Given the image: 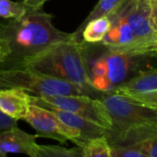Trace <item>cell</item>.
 Listing matches in <instances>:
<instances>
[{"label": "cell", "instance_id": "obj_17", "mask_svg": "<svg viewBox=\"0 0 157 157\" xmlns=\"http://www.w3.org/2000/svg\"><path fill=\"white\" fill-rule=\"evenodd\" d=\"M34 157H83L81 147L66 148L59 145H39L35 147Z\"/></svg>", "mask_w": 157, "mask_h": 157}, {"label": "cell", "instance_id": "obj_1", "mask_svg": "<svg viewBox=\"0 0 157 157\" xmlns=\"http://www.w3.org/2000/svg\"><path fill=\"white\" fill-rule=\"evenodd\" d=\"M53 15L43 8L33 10L19 19L0 21V37L5 39L10 54L2 67H12L25 57L49 46L69 41L72 33H64L53 24Z\"/></svg>", "mask_w": 157, "mask_h": 157}, {"label": "cell", "instance_id": "obj_18", "mask_svg": "<svg viewBox=\"0 0 157 157\" xmlns=\"http://www.w3.org/2000/svg\"><path fill=\"white\" fill-rule=\"evenodd\" d=\"M34 9L26 5L24 1L0 0V18L4 20L19 19Z\"/></svg>", "mask_w": 157, "mask_h": 157}, {"label": "cell", "instance_id": "obj_23", "mask_svg": "<svg viewBox=\"0 0 157 157\" xmlns=\"http://www.w3.org/2000/svg\"><path fill=\"white\" fill-rule=\"evenodd\" d=\"M17 121L18 120L10 117L9 116L5 115L1 110H0V131L18 127Z\"/></svg>", "mask_w": 157, "mask_h": 157}, {"label": "cell", "instance_id": "obj_22", "mask_svg": "<svg viewBox=\"0 0 157 157\" xmlns=\"http://www.w3.org/2000/svg\"><path fill=\"white\" fill-rule=\"evenodd\" d=\"M150 7V23L157 37V0H149Z\"/></svg>", "mask_w": 157, "mask_h": 157}, {"label": "cell", "instance_id": "obj_3", "mask_svg": "<svg viewBox=\"0 0 157 157\" xmlns=\"http://www.w3.org/2000/svg\"><path fill=\"white\" fill-rule=\"evenodd\" d=\"M82 55L90 83L101 94L114 93L130 78L143 56L114 50L102 43L90 44L83 41Z\"/></svg>", "mask_w": 157, "mask_h": 157}, {"label": "cell", "instance_id": "obj_8", "mask_svg": "<svg viewBox=\"0 0 157 157\" xmlns=\"http://www.w3.org/2000/svg\"><path fill=\"white\" fill-rule=\"evenodd\" d=\"M128 21L134 37L131 53L133 55L151 53V48L157 43V37L150 23L149 0H129Z\"/></svg>", "mask_w": 157, "mask_h": 157}, {"label": "cell", "instance_id": "obj_19", "mask_svg": "<svg viewBox=\"0 0 157 157\" xmlns=\"http://www.w3.org/2000/svg\"><path fill=\"white\" fill-rule=\"evenodd\" d=\"M82 150L83 157H112L111 146L105 136L89 140Z\"/></svg>", "mask_w": 157, "mask_h": 157}, {"label": "cell", "instance_id": "obj_7", "mask_svg": "<svg viewBox=\"0 0 157 157\" xmlns=\"http://www.w3.org/2000/svg\"><path fill=\"white\" fill-rule=\"evenodd\" d=\"M23 120L35 129L37 138L52 139L61 144H65L67 140H71L81 147L80 134L67 127L54 113L46 108L31 104L29 112Z\"/></svg>", "mask_w": 157, "mask_h": 157}, {"label": "cell", "instance_id": "obj_16", "mask_svg": "<svg viewBox=\"0 0 157 157\" xmlns=\"http://www.w3.org/2000/svg\"><path fill=\"white\" fill-rule=\"evenodd\" d=\"M121 1L122 0H99L96 6L87 16V18L82 22V24L78 26V28L74 33H72V38L78 42H82V33L84 26L93 20L107 16L120 4Z\"/></svg>", "mask_w": 157, "mask_h": 157}, {"label": "cell", "instance_id": "obj_13", "mask_svg": "<svg viewBox=\"0 0 157 157\" xmlns=\"http://www.w3.org/2000/svg\"><path fill=\"white\" fill-rule=\"evenodd\" d=\"M30 105V94L26 92L16 88L0 89V110L10 117L23 120Z\"/></svg>", "mask_w": 157, "mask_h": 157}, {"label": "cell", "instance_id": "obj_12", "mask_svg": "<svg viewBox=\"0 0 157 157\" xmlns=\"http://www.w3.org/2000/svg\"><path fill=\"white\" fill-rule=\"evenodd\" d=\"M116 145L132 146L149 157H157V124L144 125L128 130Z\"/></svg>", "mask_w": 157, "mask_h": 157}, {"label": "cell", "instance_id": "obj_4", "mask_svg": "<svg viewBox=\"0 0 157 157\" xmlns=\"http://www.w3.org/2000/svg\"><path fill=\"white\" fill-rule=\"evenodd\" d=\"M16 88L37 96L87 95L82 87L26 67L0 68V89ZM94 98V97H93Z\"/></svg>", "mask_w": 157, "mask_h": 157}, {"label": "cell", "instance_id": "obj_25", "mask_svg": "<svg viewBox=\"0 0 157 157\" xmlns=\"http://www.w3.org/2000/svg\"><path fill=\"white\" fill-rule=\"evenodd\" d=\"M26 5L30 6L31 8L37 10V9H42L43 6V0H23Z\"/></svg>", "mask_w": 157, "mask_h": 157}, {"label": "cell", "instance_id": "obj_2", "mask_svg": "<svg viewBox=\"0 0 157 157\" xmlns=\"http://www.w3.org/2000/svg\"><path fill=\"white\" fill-rule=\"evenodd\" d=\"M82 51V41L78 42L72 38L25 57L12 67H26L42 72L81 86L92 97L100 98L102 94L96 92L90 83Z\"/></svg>", "mask_w": 157, "mask_h": 157}, {"label": "cell", "instance_id": "obj_15", "mask_svg": "<svg viewBox=\"0 0 157 157\" xmlns=\"http://www.w3.org/2000/svg\"><path fill=\"white\" fill-rule=\"evenodd\" d=\"M110 20L107 16L89 21L83 28L82 39L85 43L95 44L103 41L110 29Z\"/></svg>", "mask_w": 157, "mask_h": 157}, {"label": "cell", "instance_id": "obj_11", "mask_svg": "<svg viewBox=\"0 0 157 157\" xmlns=\"http://www.w3.org/2000/svg\"><path fill=\"white\" fill-rule=\"evenodd\" d=\"M36 139V134H29L18 127L0 131V157H7L8 153H22L34 157Z\"/></svg>", "mask_w": 157, "mask_h": 157}, {"label": "cell", "instance_id": "obj_20", "mask_svg": "<svg viewBox=\"0 0 157 157\" xmlns=\"http://www.w3.org/2000/svg\"><path fill=\"white\" fill-rule=\"evenodd\" d=\"M112 157H149L140 150L128 145L111 146Z\"/></svg>", "mask_w": 157, "mask_h": 157}, {"label": "cell", "instance_id": "obj_5", "mask_svg": "<svg viewBox=\"0 0 157 157\" xmlns=\"http://www.w3.org/2000/svg\"><path fill=\"white\" fill-rule=\"evenodd\" d=\"M99 99L106 107L112 122L111 128L105 130V134L110 146L116 145L119 139L131 128L157 124V108L142 105L116 93L102 94Z\"/></svg>", "mask_w": 157, "mask_h": 157}, {"label": "cell", "instance_id": "obj_6", "mask_svg": "<svg viewBox=\"0 0 157 157\" xmlns=\"http://www.w3.org/2000/svg\"><path fill=\"white\" fill-rule=\"evenodd\" d=\"M40 98L56 108L83 117L106 130L111 128L110 116L99 98L87 95H59Z\"/></svg>", "mask_w": 157, "mask_h": 157}, {"label": "cell", "instance_id": "obj_21", "mask_svg": "<svg viewBox=\"0 0 157 157\" xmlns=\"http://www.w3.org/2000/svg\"><path fill=\"white\" fill-rule=\"evenodd\" d=\"M138 103H140L142 105L157 108V90L153 92L149 93H143V94H129L125 95Z\"/></svg>", "mask_w": 157, "mask_h": 157}, {"label": "cell", "instance_id": "obj_9", "mask_svg": "<svg viewBox=\"0 0 157 157\" xmlns=\"http://www.w3.org/2000/svg\"><path fill=\"white\" fill-rule=\"evenodd\" d=\"M128 8L129 0H122L120 4L107 15L111 22L110 29L100 43L114 50L132 54L134 37L128 21Z\"/></svg>", "mask_w": 157, "mask_h": 157}, {"label": "cell", "instance_id": "obj_10", "mask_svg": "<svg viewBox=\"0 0 157 157\" xmlns=\"http://www.w3.org/2000/svg\"><path fill=\"white\" fill-rule=\"evenodd\" d=\"M30 103L32 105H38V106H41V107L50 110L67 127L77 131L78 134H80V137H81V141H82L81 148L89 140L96 139V138L104 137L105 134V130H106L105 128H102V127H100L83 117H78L75 114L56 108V107L50 105L49 104H47L46 102H44L40 97L33 96V95L30 94Z\"/></svg>", "mask_w": 157, "mask_h": 157}, {"label": "cell", "instance_id": "obj_26", "mask_svg": "<svg viewBox=\"0 0 157 157\" xmlns=\"http://www.w3.org/2000/svg\"><path fill=\"white\" fill-rule=\"evenodd\" d=\"M153 52H157V43L153 45V47L151 48V53H153Z\"/></svg>", "mask_w": 157, "mask_h": 157}, {"label": "cell", "instance_id": "obj_27", "mask_svg": "<svg viewBox=\"0 0 157 157\" xmlns=\"http://www.w3.org/2000/svg\"><path fill=\"white\" fill-rule=\"evenodd\" d=\"M47 1H49V0H43V2H42V3H43V6H44V4H45Z\"/></svg>", "mask_w": 157, "mask_h": 157}, {"label": "cell", "instance_id": "obj_24", "mask_svg": "<svg viewBox=\"0 0 157 157\" xmlns=\"http://www.w3.org/2000/svg\"><path fill=\"white\" fill-rule=\"evenodd\" d=\"M10 54V49L7 41L0 37V65L7 60Z\"/></svg>", "mask_w": 157, "mask_h": 157}, {"label": "cell", "instance_id": "obj_14", "mask_svg": "<svg viewBox=\"0 0 157 157\" xmlns=\"http://www.w3.org/2000/svg\"><path fill=\"white\" fill-rule=\"evenodd\" d=\"M157 90V67L142 71L138 75L128 78L127 82L118 86L114 93L129 95L143 94Z\"/></svg>", "mask_w": 157, "mask_h": 157}]
</instances>
